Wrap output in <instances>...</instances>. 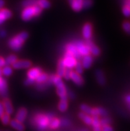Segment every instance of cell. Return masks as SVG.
<instances>
[{
	"label": "cell",
	"mask_w": 130,
	"mask_h": 131,
	"mask_svg": "<svg viewBox=\"0 0 130 131\" xmlns=\"http://www.w3.org/2000/svg\"><path fill=\"white\" fill-rule=\"evenodd\" d=\"M112 123V120L108 117H104L100 120V126H104V125H110Z\"/></svg>",
	"instance_id": "37"
},
{
	"label": "cell",
	"mask_w": 130,
	"mask_h": 131,
	"mask_svg": "<svg viewBox=\"0 0 130 131\" xmlns=\"http://www.w3.org/2000/svg\"><path fill=\"white\" fill-rule=\"evenodd\" d=\"M94 131H102V128L100 126H98V127H94Z\"/></svg>",
	"instance_id": "47"
},
{
	"label": "cell",
	"mask_w": 130,
	"mask_h": 131,
	"mask_svg": "<svg viewBox=\"0 0 130 131\" xmlns=\"http://www.w3.org/2000/svg\"><path fill=\"white\" fill-rule=\"evenodd\" d=\"M41 73L42 71L40 68H32L27 72V77L35 81V79Z\"/></svg>",
	"instance_id": "14"
},
{
	"label": "cell",
	"mask_w": 130,
	"mask_h": 131,
	"mask_svg": "<svg viewBox=\"0 0 130 131\" xmlns=\"http://www.w3.org/2000/svg\"><path fill=\"white\" fill-rule=\"evenodd\" d=\"M17 61V57L16 55H10L9 56H8L5 59V65H13V63H15V62Z\"/></svg>",
	"instance_id": "23"
},
{
	"label": "cell",
	"mask_w": 130,
	"mask_h": 131,
	"mask_svg": "<svg viewBox=\"0 0 130 131\" xmlns=\"http://www.w3.org/2000/svg\"><path fill=\"white\" fill-rule=\"evenodd\" d=\"M7 84L5 80L2 79V82L0 83V94L3 96H6L7 95Z\"/></svg>",
	"instance_id": "21"
},
{
	"label": "cell",
	"mask_w": 130,
	"mask_h": 131,
	"mask_svg": "<svg viewBox=\"0 0 130 131\" xmlns=\"http://www.w3.org/2000/svg\"><path fill=\"white\" fill-rule=\"evenodd\" d=\"M93 4L92 0H83L82 2V7L84 9L90 8Z\"/></svg>",
	"instance_id": "36"
},
{
	"label": "cell",
	"mask_w": 130,
	"mask_h": 131,
	"mask_svg": "<svg viewBox=\"0 0 130 131\" xmlns=\"http://www.w3.org/2000/svg\"><path fill=\"white\" fill-rule=\"evenodd\" d=\"M27 116V110L24 107H21L18 110L15 116V120L23 123Z\"/></svg>",
	"instance_id": "8"
},
{
	"label": "cell",
	"mask_w": 130,
	"mask_h": 131,
	"mask_svg": "<svg viewBox=\"0 0 130 131\" xmlns=\"http://www.w3.org/2000/svg\"><path fill=\"white\" fill-rule=\"evenodd\" d=\"M42 9L38 5L25 7L22 12L21 18L23 21H27L35 17H37L41 13Z\"/></svg>",
	"instance_id": "2"
},
{
	"label": "cell",
	"mask_w": 130,
	"mask_h": 131,
	"mask_svg": "<svg viewBox=\"0 0 130 131\" xmlns=\"http://www.w3.org/2000/svg\"><path fill=\"white\" fill-rule=\"evenodd\" d=\"M66 49H67L68 53H70L71 55L74 57V58L76 59L80 58L81 55H80L77 49H76L74 44H73V43L68 44L67 46H66Z\"/></svg>",
	"instance_id": "11"
},
{
	"label": "cell",
	"mask_w": 130,
	"mask_h": 131,
	"mask_svg": "<svg viewBox=\"0 0 130 131\" xmlns=\"http://www.w3.org/2000/svg\"><path fill=\"white\" fill-rule=\"evenodd\" d=\"M81 131H88V130H86V129H84V130H82Z\"/></svg>",
	"instance_id": "52"
},
{
	"label": "cell",
	"mask_w": 130,
	"mask_h": 131,
	"mask_svg": "<svg viewBox=\"0 0 130 131\" xmlns=\"http://www.w3.org/2000/svg\"><path fill=\"white\" fill-rule=\"evenodd\" d=\"M92 125L94 127H98V126H100V120L99 119V116H94V117L92 118Z\"/></svg>",
	"instance_id": "33"
},
{
	"label": "cell",
	"mask_w": 130,
	"mask_h": 131,
	"mask_svg": "<svg viewBox=\"0 0 130 131\" xmlns=\"http://www.w3.org/2000/svg\"><path fill=\"white\" fill-rule=\"evenodd\" d=\"M73 71H72V69L67 68L66 67L65 69V71H64V75H63V77L66 80H70V75H71V72Z\"/></svg>",
	"instance_id": "35"
},
{
	"label": "cell",
	"mask_w": 130,
	"mask_h": 131,
	"mask_svg": "<svg viewBox=\"0 0 130 131\" xmlns=\"http://www.w3.org/2000/svg\"><path fill=\"white\" fill-rule=\"evenodd\" d=\"M76 1H77L78 2H79V3H82V4L83 0H76Z\"/></svg>",
	"instance_id": "49"
},
{
	"label": "cell",
	"mask_w": 130,
	"mask_h": 131,
	"mask_svg": "<svg viewBox=\"0 0 130 131\" xmlns=\"http://www.w3.org/2000/svg\"><path fill=\"white\" fill-rule=\"evenodd\" d=\"M34 82H35V81H34V80H33V79H31L28 78V77H27V79L25 81V82H24V84H25L26 86H29V85H32V84H33V83H34Z\"/></svg>",
	"instance_id": "40"
},
{
	"label": "cell",
	"mask_w": 130,
	"mask_h": 131,
	"mask_svg": "<svg viewBox=\"0 0 130 131\" xmlns=\"http://www.w3.org/2000/svg\"><path fill=\"white\" fill-rule=\"evenodd\" d=\"M92 62H93V59L91 55H88L84 56V58L82 59V63L83 68L89 69L92 66Z\"/></svg>",
	"instance_id": "18"
},
{
	"label": "cell",
	"mask_w": 130,
	"mask_h": 131,
	"mask_svg": "<svg viewBox=\"0 0 130 131\" xmlns=\"http://www.w3.org/2000/svg\"><path fill=\"white\" fill-rule=\"evenodd\" d=\"M122 28L126 33L130 35V22L128 21H125L122 23Z\"/></svg>",
	"instance_id": "32"
},
{
	"label": "cell",
	"mask_w": 130,
	"mask_h": 131,
	"mask_svg": "<svg viewBox=\"0 0 130 131\" xmlns=\"http://www.w3.org/2000/svg\"><path fill=\"white\" fill-rule=\"evenodd\" d=\"M0 131H2V130H0Z\"/></svg>",
	"instance_id": "54"
},
{
	"label": "cell",
	"mask_w": 130,
	"mask_h": 131,
	"mask_svg": "<svg viewBox=\"0 0 130 131\" xmlns=\"http://www.w3.org/2000/svg\"><path fill=\"white\" fill-rule=\"evenodd\" d=\"M68 1H69V3L70 4L71 7L75 12H80L83 8L82 4L78 2L76 0H68Z\"/></svg>",
	"instance_id": "22"
},
{
	"label": "cell",
	"mask_w": 130,
	"mask_h": 131,
	"mask_svg": "<svg viewBox=\"0 0 130 131\" xmlns=\"http://www.w3.org/2000/svg\"><path fill=\"white\" fill-rule=\"evenodd\" d=\"M4 4H5L4 0H0V9H2V8L3 7Z\"/></svg>",
	"instance_id": "45"
},
{
	"label": "cell",
	"mask_w": 130,
	"mask_h": 131,
	"mask_svg": "<svg viewBox=\"0 0 130 131\" xmlns=\"http://www.w3.org/2000/svg\"><path fill=\"white\" fill-rule=\"evenodd\" d=\"M58 109L60 111L64 112L68 108V102L66 100H61L58 103Z\"/></svg>",
	"instance_id": "27"
},
{
	"label": "cell",
	"mask_w": 130,
	"mask_h": 131,
	"mask_svg": "<svg viewBox=\"0 0 130 131\" xmlns=\"http://www.w3.org/2000/svg\"><path fill=\"white\" fill-rule=\"evenodd\" d=\"M86 46L89 49L90 52L92 53V55L94 56H98L100 54V50L98 47L96 45H95L94 43H92L90 39H88L86 43Z\"/></svg>",
	"instance_id": "9"
},
{
	"label": "cell",
	"mask_w": 130,
	"mask_h": 131,
	"mask_svg": "<svg viewBox=\"0 0 130 131\" xmlns=\"http://www.w3.org/2000/svg\"><path fill=\"white\" fill-rule=\"evenodd\" d=\"M2 68H0V77L2 76Z\"/></svg>",
	"instance_id": "50"
},
{
	"label": "cell",
	"mask_w": 130,
	"mask_h": 131,
	"mask_svg": "<svg viewBox=\"0 0 130 131\" xmlns=\"http://www.w3.org/2000/svg\"><path fill=\"white\" fill-rule=\"evenodd\" d=\"M37 5L41 9H48L51 6V3L48 0H38Z\"/></svg>",
	"instance_id": "26"
},
{
	"label": "cell",
	"mask_w": 130,
	"mask_h": 131,
	"mask_svg": "<svg viewBox=\"0 0 130 131\" xmlns=\"http://www.w3.org/2000/svg\"><path fill=\"white\" fill-rule=\"evenodd\" d=\"M50 118L48 116H43V115H41L39 116L37 118H36V123L37 126V128L39 130L43 131L47 128V126L49 125Z\"/></svg>",
	"instance_id": "4"
},
{
	"label": "cell",
	"mask_w": 130,
	"mask_h": 131,
	"mask_svg": "<svg viewBox=\"0 0 130 131\" xmlns=\"http://www.w3.org/2000/svg\"><path fill=\"white\" fill-rule=\"evenodd\" d=\"M78 116H79V118H80L82 121H83L85 124L88 125H92V117H91L90 115H87L86 113H82V112H81L78 114Z\"/></svg>",
	"instance_id": "20"
},
{
	"label": "cell",
	"mask_w": 130,
	"mask_h": 131,
	"mask_svg": "<svg viewBox=\"0 0 130 131\" xmlns=\"http://www.w3.org/2000/svg\"><path fill=\"white\" fill-rule=\"evenodd\" d=\"M29 34L27 32L23 31L17 35L9 41L8 45L9 47L13 51H17L21 49L26 39L28 38Z\"/></svg>",
	"instance_id": "1"
},
{
	"label": "cell",
	"mask_w": 130,
	"mask_h": 131,
	"mask_svg": "<svg viewBox=\"0 0 130 131\" xmlns=\"http://www.w3.org/2000/svg\"><path fill=\"white\" fill-rule=\"evenodd\" d=\"M4 66H5V59L0 57V68H2Z\"/></svg>",
	"instance_id": "43"
},
{
	"label": "cell",
	"mask_w": 130,
	"mask_h": 131,
	"mask_svg": "<svg viewBox=\"0 0 130 131\" xmlns=\"http://www.w3.org/2000/svg\"><path fill=\"white\" fill-rule=\"evenodd\" d=\"M31 65V62L28 60H19L13 63L12 67L15 69H21L30 68Z\"/></svg>",
	"instance_id": "6"
},
{
	"label": "cell",
	"mask_w": 130,
	"mask_h": 131,
	"mask_svg": "<svg viewBox=\"0 0 130 131\" xmlns=\"http://www.w3.org/2000/svg\"><path fill=\"white\" fill-rule=\"evenodd\" d=\"M128 108L130 109V104H128Z\"/></svg>",
	"instance_id": "51"
},
{
	"label": "cell",
	"mask_w": 130,
	"mask_h": 131,
	"mask_svg": "<svg viewBox=\"0 0 130 131\" xmlns=\"http://www.w3.org/2000/svg\"><path fill=\"white\" fill-rule=\"evenodd\" d=\"M9 125L12 128L17 131H24V130H25V126L23 125V123L17 121L15 119L10 121Z\"/></svg>",
	"instance_id": "17"
},
{
	"label": "cell",
	"mask_w": 130,
	"mask_h": 131,
	"mask_svg": "<svg viewBox=\"0 0 130 131\" xmlns=\"http://www.w3.org/2000/svg\"><path fill=\"white\" fill-rule=\"evenodd\" d=\"M125 5H126V6L129 7L130 8V0H127L126 1V2H125Z\"/></svg>",
	"instance_id": "48"
},
{
	"label": "cell",
	"mask_w": 130,
	"mask_h": 131,
	"mask_svg": "<svg viewBox=\"0 0 130 131\" xmlns=\"http://www.w3.org/2000/svg\"><path fill=\"white\" fill-rule=\"evenodd\" d=\"M3 105L5 113L9 115H11L12 113H13V108L11 103V101L9 99L5 98V99L3 100Z\"/></svg>",
	"instance_id": "16"
},
{
	"label": "cell",
	"mask_w": 130,
	"mask_h": 131,
	"mask_svg": "<svg viewBox=\"0 0 130 131\" xmlns=\"http://www.w3.org/2000/svg\"><path fill=\"white\" fill-rule=\"evenodd\" d=\"M125 101L128 104H130V95H128L125 96Z\"/></svg>",
	"instance_id": "44"
},
{
	"label": "cell",
	"mask_w": 130,
	"mask_h": 131,
	"mask_svg": "<svg viewBox=\"0 0 130 131\" xmlns=\"http://www.w3.org/2000/svg\"><path fill=\"white\" fill-rule=\"evenodd\" d=\"M122 13L124 16L126 17H130V8L126 5H124L122 8Z\"/></svg>",
	"instance_id": "38"
},
{
	"label": "cell",
	"mask_w": 130,
	"mask_h": 131,
	"mask_svg": "<svg viewBox=\"0 0 130 131\" xmlns=\"http://www.w3.org/2000/svg\"><path fill=\"white\" fill-rule=\"evenodd\" d=\"M5 131H11V130H5Z\"/></svg>",
	"instance_id": "53"
},
{
	"label": "cell",
	"mask_w": 130,
	"mask_h": 131,
	"mask_svg": "<svg viewBox=\"0 0 130 131\" xmlns=\"http://www.w3.org/2000/svg\"><path fill=\"white\" fill-rule=\"evenodd\" d=\"M95 76L98 83L100 85H104L105 84V77L104 72L100 69H97L95 72Z\"/></svg>",
	"instance_id": "13"
},
{
	"label": "cell",
	"mask_w": 130,
	"mask_h": 131,
	"mask_svg": "<svg viewBox=\"0 0 130 131\" xmlns=\"http://www.w3.org/2000/svg\"><path fill=\"white\" fill-rule=\"evenodd\" d=\"M74 68H75V70H76V73H77L78 74H82L83 73V67L82 65V63L80 62H78L76 63V65L74 67Z\"/></svg>",
	"instance_id": "34"
},
{
	"label": "cell",
	"mask_w": 130,
	"mask_h": 131,
	"mask_svg": "<svg viewBox=\"0 0 130 131\" xmlns=\"http://www.w3.org/2000/svg\"><path fill=\"white\" fill-rule=\"evenodd\" d=\"M70 79L73 80V82H74L76 85H78V86H81V85H82L83 84H84V80L82 78V77L80 76V75L78 74L76 72H71Z\"/></svg>",
	"instance_id": "15"
},
{
	"label": "cell",
	"mask_w": 130,
	"mask_h": 131,
	"mask_svg": "<svg viewBox=\"0 0 130 131\" xmlns=\"http://www.w3.org/2000/svg\"><path fill=\"white\" fill-rule=\"evenodd\" d=\"M1 120H2V122L3 125H9L10 123V121H11V120H10L9 115L7 114V113H4V114L2 115V117H1Z\"/></svg>",
	"instance_id": "31"
},
{
	"label": "cell",
	"mask_w": 130,
	"mask_h": 131,
	"mask_svg": "<svg viewBox=\"0 0 130 131\" xmlns=\"http://www.w3.org/2000/svg\"><path fill=\"white\" fill-rule=\"evenodd\" d=\"M12 16L11 12L7 9H0V24L3 23L5 20L11 18Z\"/></svg>",
	"instance_id": "12"
},
{
	"label": "cell",
	"mask_w": 130,
	"mask_h": 131,
	"mask_svg": "<svg viewBox=\"0 0 130 131\" xmlns=\"http://www.w3.org/2000/svg\"><path fill=\"white\" fill-rule=\"evenodd\" d=\"M65 69H66V67L64 65V62H63V59H61L58 61L57 65V71H56V74L58 76H59L60 77H63L64 75V71H65Z\"/></svg>",
	"instance_id": "19"
},
{
	"label": "cell",
	"mask_w": 130,
	"mask_h": 131,
	"mask_svg": "<svg viewBox=\"0 0 130 131\" xmlns=\"http://www.w3.org/2000/svg\"><path fill=\"white\" fill-rule=\"evenodd\" d=\"M5 35H6V32L5 31H2L0 32V36L1 37H5Z\"/></svg>",
	"instance_id": "46"
},
{
	"label": "cell",
	"mask_w": 130,
	"mask_h": 131,
	"mask_svg": "<svg viewBox=\"0 0 130 131\" xmlns=\"http://www.w3.org/2000/svg\"><path fill=\"white\" fill-rule=\"evenodd\" d=\"M82 35L86 40L90 39L92 35V26L90 23H86L82 29Z\"/></svg>",
	"instance_id": "10"
},
{
	"label": "cell",
	"mask_w": 130,
	"mask_h": 131,
	"mask_svg": "<svg viewBox=\"0 0 130 131\" xmlns=\"http://www.w3.org/2000/svg\"><path fill=\"white\" fill-rule=\"evenodd\" d=\"M67 96H69L71 99H74L75 98V95H74V93H73L72 91H68L67 92Z\"/></svg>",
	"instance_id": "42"
},
{
	"label": "cell",
	"mask_w": 130,
	"mask_h": 131,
	"mask_svg": "<svg viewBox=\"0 0 130 131\" xmlns=\"http://www.w3.org/2000/svg\"><path fill=\"white\" fill-rule=\"evenodd\" d=\"M61 125V122L57 118H53L51 119L49 122V126L51 128H57Z\"/></svg>",
	"instance_id": "28"
},
{
	"label": "cell",
	"mask_w": 130,
	"mask_h": 131,
	"mask_svg": "<svg viewBox=\"0 0 130 131\" xmlns=\"http://www.w3.org/2000/svg\"><path fill=\"white\" fill-rule=\"evenodd\" d=\"M80 108L82 111V113H86L88 115H91L92 111V108L90 107L88 105H86V104H82V105L80 106Z\"/></svg>",
	"instance_id": "25"
},
{
	"label": "cell",
	"mask_w": 130,
	"mask_h": 131,
	"mask_svg": "<svg viewBox=\"0 0 130 131\" xmlns=\"http://www.w3.org/2000/svg\"><path fill=\"white\" fill-rule=\"evenodd\" d=\"M53 83L56 86V93L60 96L61 100H66L67 101V91H66V88L64 83L61 79V77L58 75H54Z\"/></svg>",
	"instance_id": "3"
},
{
	"label": "cell",
	"mask_w": 130,
	"mask_h": 131,
	"mask_svg": "<svg viewBox=\"0 0 130 131\" xmlns=\"http://www.w3.org/2000/svg\"><path fill=\"white\" fill-rule=\"evenodd\" d=\"M38 0H24L22 2V5L25 7L30 6H34L37 5Z\"/></svg>",
	"instance_id": "29"
},
{
	"label": "cell",
	"mask_w": 130,
	"mask_h": 131,
	"mask_svg": "<svg viewBox=\"0 0 130 131\" xmlns=\"http://www.w3.org/2000/svg\"><path fill=\"white\" fill-rule=\"evenodd\" d=\"M63 62L66 67L70 69L74 68L76 64V59L74 58V57L71 55L70 53L66 52L64 55V58L63 59Z\"/></svg>",
	"instance_id": "5"
},
{
	"label": "cell",
	"mask_w": 130,
	"mask_h": 131,
	"mask_svg": "<svg viewBox=\"0 0 130 131\" xmlns=\"http://www.w3.org/2000/svg\"><path fill=\"white\" fill-rule=\"evenodd\" d=\"M74 45L81 56H86V55H89L90 51L86 44H84L81 41H77Z\"/></svg>",
	"instance_id": "7"
},
{
	"label": "cell",
	"mask_w": 130,
	"mask_h": 131,
	"mask_svg": "<svg viewBox=\"0 0 130 131\" xmlns=\"http://www.w3.org/2000/svg\"><path fill=\"white\" fill-rule=\"evenodd\" d=\"M48 79H49V77L45 73H41L38 76V77L35 79L36 82L39 84H41V83H43L44 82H46L48 81Z\"/></svg>",
	"instance_id": "24"
},
{
	"label": "cell",
	"mask_w": 130,
	"mask_h": 131,
	"mask_svg": "<svg viewBox=\"0 0 130 131\" xmlns=\"http://www.w3.org/2000/svg\"><path fill=\"white\" fill-rule=\"evenodd\" d=\"M102 131H114V129L110 125H104L101 127Z\"/></svg>",
	"instance_id": "39"
},
{
	"label": "cell",
	"mask_w": 130,
	"mask_h": 131,
	"mask_svg": "<svg viewBox=\"0 0 130 131\" xmlns=\"http://www.w3.org/2000/svg\"><path fill=\"white\" fill-rule=\"evenodd\" d=\"M12 73H13V70L11 67L7 66V65L3 67V69H2V75L5 77H9L11 75Z\"/></svg>",
	"instance_id": "30"
},
{
	"label": "cell",
	"mask_w": 130,
	"mask_h": 131,
	"mask_svg": "<svg viewBox=\"0 0 130 131\" xmlns=\"http://www.w3.org/2000/svg\"><path fill=\"white\" fill-rule=\"evenodd\" d=\"M5 113V111H4V107H3V103L0 102V118L2 116V115L4 114Z\"/></svg>",
	"instance_id": "41"
}]
</instances>
